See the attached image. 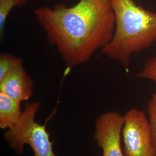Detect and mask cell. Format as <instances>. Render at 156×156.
Here are the masks:
<instances>
[{"instance_id": "cell-1", "label": "cell", "mask_w": 156, "mask_h": 156, "mask_svg": "<svg viewBox=\"0 0 156 156\" xmlns=\"http://www.w3.org/2000/svg\"><path fill=\"white\" fill-rule=\"evenodd\" d=\"M48 44L55 46L68 67L89 62L111 41L115 16L111 0H79L73 6L59 4L34 10Z\"/></svg>"}, {"instance_id": "cell-2", "label": "cell", "mask_w": 156, "mask_h": 156, "mask_svg": "<svg viewBox=\"0 0 156 156\" xmlns=\"http://www.w3.org/2000/svg\"><path fill=\"white\" fill-rule=\"evenodd\" d=\"M115 28L103 53L128 68L132 56L156 42V12L146 9L134 0H111Z\"/></svg>"}, {"instance_id": "cell-3", "label": "cell", "mask_w": 156, "mask_h": 156, "mask_svg": "<svg viewBox=\"0 0 156 156\" xmlns=\"http://www.w3.org/2000/svg\"><path fill=\"white\" fill-rule=\"evenodd\" d=\"M41 103H27L19 121L5 134V138L17 153H21L24 145H28L33 149L34 156H56L53 149V142L50 140L49 133L45 125L35 120Z\"/></svg>"}, {"instance_id": "cell-4", "label": "cell", "mask_w": 156, "mask_h": 156, "mask_svg": "<svg viewBox=\"0 0 156 156\" xmlns=\"http://www.w3.org/2000/svg\"><path fill=\"white\" fill-rule=\"evenodd\" d=\"M122 138L125 156H156L148 117L132 108L124 115Z\"/></svg>"}, {"instance_id": "cell-5", "label": "cell", "mask_w": 156, "mask_h": 156, "mask_svg": "<svg viewBox=\"0 0 156 156\" xmlns=\"http://www.w3.org/2000/svg\"><path fill=\"white\" fill-rule=\"evenodd\" d=\"M124 116L108 112L96 120L94 140L102 151V156H125L122 146Z\"/></svg>"}, {"instance_id": "cell-6", "label": "cell", "mask_w": 156, "mask_h": 156, "mask_svg": "<svg viewBox=\"0 0 156 156\" xmlns=\"http://www.w3.org/2000/svg\"><path fill=\"white\" fill-rule=\"evenodd\" d=\"M33 82L22 65L14 68L0 79V92L22 102L32 95Z\"/></svg>"}, {"instance_id": "cell-7", "label": "cell", "mask_w": 156, "mask_h": 156, "mask_svg": "<svg viewBox=\"0 0 156 156\" xmlns=\"http://www.w3.org/2000/svg\"><path fill=\"white\" fill-rule=\"evenodd\" d=\"M20 103L0 92V127L9 129L19 121L22 115Z\"/></svg>"}, {"instance_id": "cell-8", "label": "cell", "mask_w": 156, "mask_h": 156, "mask_svg": "<svg viewBox=\"0 0 156 156\" xmlns=\"http://www.w3.org/2000/svg\"><path fill=\"white\" fill-rule=\"evenodd\" d=\"M28 0H0V34L3 35L6 20L12 10L25 5Z\"/></svg>"}, {"instance_id": "cell-9", "label": "cell", "mask_w": 156, "mask_h": 156, "mask_svg": "<svg viewBox=\"0 0 156 156\" xmlns=\"http://www.w3.org/2000/svg\"><path fill=\"white\" fill-rule=\"evenodd\" d=\"M22 58L10 53H1L0 56V79L14 68L22 65Z\"/></svg>"}, {"instance_id": "cell-10", "label": "cell", "mask_w": 156, "mask_h": 156, "mask_svg": "<svg viewBox=\"0 0 156 156\" xmlns=\"http://www.w3.org/2000/svg\"><path fill=\"white\" fill-rule=\"evenodd\" d=\"M136 76L137 78L151 80L156 84V57L148 58Z\"/></svg>"}, {"instance_id": "cell-11", "label": "cell", "mask_w": 156, "mask_h": 156, "mask_svg": "<svg viewBox=\"0 0 156 156\" xmlns=\"http://www.w3.org/2000/svg\"><path fill=\"white\" fill-rule=\"evenodd\" d=\"M147 115L156 151V92L152 94L148 102Z\"/></svg>"}]
</instances>
